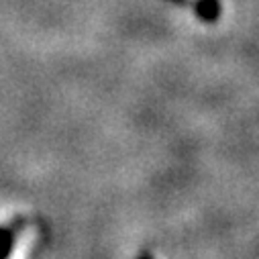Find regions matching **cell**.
I'll list each match as a JSON object with an SVG mask.
<instances>
[{"instance_id": "1", "label": "cell", "mask_w": 259, "mask_h": 259, "mask_svg": "<svg viewBox=\"0 0 259 259\" xmlns=\"http://www.w3.org/2000/svg\"><path fill=\"white\" fill-rule=\"evenodd\" d=\"M139 259H153V257H151V255H141Z\"/></svg>"}]
</instances>
